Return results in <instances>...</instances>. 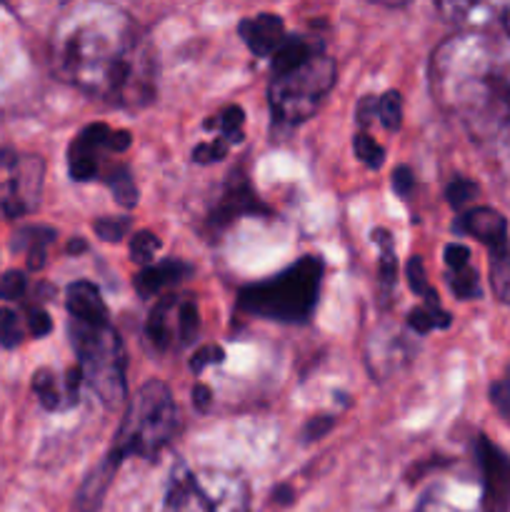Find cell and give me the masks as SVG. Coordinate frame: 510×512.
<instances>
[{"label":"cell","mask_w":510,"mask_h":512,"mask_svg":"<svg viewBox=\"0 0 510 512\" xmlns=\"http://www.w3.org/2000/svg\"><path fill=\"white\" fill-rule=\"evenodd\" d=\"M53 73L90 98L143 108L155 95V55L140 25L113 5H78L58 20Z\"/></svg>","instance_id":"obj_1"},{"label":"cell","mask_w":510,"mask_h":512,"mask_svg":"<svg viewBox=\"0 0 510 512\" xmlns=\"http://www.w3.org/2000/svg\"><path fill=\"white\" fill-rule=\"evenodd\" d=\"M440 108L483 148L510 145V43L483 33L445 40L430 63Z\"/></svg>","instance_id":"obj_2"},{"label":"cell","mask_w":510,"mask_h":512,"mask_svg":"<svg viewBox=\"0 0 510 512\" xmlns=\"http://www.w3.org/2000/svg\"><path fill=\"white\" fill-rule=\"evenodd\" d=\"M325 265L318 255H303L283 273L240 288L238 313L255 318L275 320V323L303 325L315 313L320 298Z\"/></svg>","instance_id":"obj_3"},{"label":"cell","mask_w":510,"mask_h":512,"mask_svg":"<svg viewBox=\"0 0 510 512\" xmlns=\"http://www.w3.org/2000/svg\"><path fill=\"white\" fill-rule=\"evenodd\" d=\"M178 425L180 413L168 385L160 380H148L140 385L135 400H130V408L110 450H115L120 458L138 455V458L155 460L178 433Z\"/></svg>","instance_id":"obj_4"},{"label":"cell","mask_w":510,"mask_h":512,"mask_svg":"<svg viewBox=\"0 0 510 512\" xmlns=\"http://www.w3.org/2000/svg\"><path fill=\"white\" fill-rule=\"evenodd\" d=\"M163 512H250V488L238 473L190 468L178 460L170 470Z\"/></svg>","instance_id":"obj_5"},{"label":"cell","mask_w":510,"mask_h":512,"mask_svg":"<svg viewBox=\"0 0 510 512\" xmlns=\"http://www.w3.org/2000/svg\"><path fill=\"white\" fill-rule=\"evenodd\" d=\"M335 75H338L335 60L328 58L323 50L285 73L270 75L268 98L273 123L285 125V128L305 123L320 108L325 95L333 90Z\"/></svg>","instance_id":"obj_6"},{"label":"cell","mask_w":510,"mask_h":512,"mask_svg":"<svg viewBox=\"0 0 510 512\" xmlns=\"http://www.w3.org/2000/svg\"><path fill=\"white\" fill-rule=\"evenodd\" d=\"M70 340L85 383L108 408H115L125 400V348L120 335L110 323L83 325L70 320Z\"/></svg>","instance_id":"obj_7"},{"label":"cell","mask_w":510,"mask_h":512,"mask_svg":"<svg viewBox=\"0 0 510 512\" xmlns=\"http://www.w3.org/2000/svg\"><path fill=\"white\" fill-rule=\"evenodd\" d=\"M200 313L193 298H178L165 295L150 310L145 335L158 353H173L183 350L198 340Z\"/></svg>","instance_id":"obj_8"},{"label":"cell","mask_w":510,"mask_h":512,"mask_svg":"<svg viewBox=\"0 0 510 512\" xmlns=\"http://www.w3.org/2000/svg\"><path fill=\"white\" fill-rule=\"evenodd\" d=\"M478 463L483 473V500L488 512H503L510 503V458L488 438H478Z\"/></svg>","instance_id":"obj_9"},{"label":"cell","mask_w":510,"mask_h":512,"mask_svg":"<svg viewBox=\"0 0 510 512\" xmlns=\"http://www.w3.org/2000/svg\"><path fill=\"white\" fill-rule=\"evenodd\" d=\"M113 128L105 123H90L78 133L68 150V173L78 183H88L98 175V155L110 153Z\"/></svg>","instance_id":"obj_10"},{"label":"cell","mask_w":510,"mask_h":512,"mask_svg":"<svg viewBox=\"0 0 510 512\" xmlns=\"http://www.w3.org/2000/svg\"><path fill=\"white\" fill-rule=\"evenodd\" d=\"M240 215H270V208L253 193L248 178L233 173L228 183H225L220 203L213 208L208 223L213 225L215 230H223L225 225H230L235 218H240Z\"/></svg>","instance_id":"obj_11"},{"label":"cell","mask_w":510,"mask_h":512,"mask_svg":"<svg viewBox=\"0 0 510 512\" xmlns=\"http://www.w3.org/2000/svg\"><path fill=\"white\" fill-rule=\"evenodd\" d=\"M10 178V195L3 200L5 215H25L38 205L40 188H43V160L40 158H18Z\"/></svg>","instance_id":"obj_12"},{"label":"cell","mask_w":510,"mask_h":512,"mask_svg":"<svg viewBox=\"0 0 510 512\" xmlns=\"http://www.w3.org/2000/svg\"><path fill=\"white\" fill-rule=\"evenodd\" d=\"M85 383L80 365L65 370V375H55L53 370L43 368L33 375V390L40 398L45 410H68L78 403L80 385Z\"/></svg>","instance_id":"obj_13"},{"label":"cell","mask_w":510,"mask_h":512,"mask_svg":"<svg viewBox=\"0 0 510 512\" xmlns=\"http://www.w3.org/2000/svg\"><path fill=\"white\" fill-rule=\"evenodd\" d=\"M415 512H488L483 493L453 483H435L425 490Z\"/></svg>","instance_id":"obj_14"},{"label":"cell","mask_w":510,"mask_h":512,"mask_svg":"<svg viewBox=\"0 0 510 512\" xmlns=\"http://www.w3.org/2000/svg\"><path fill=\"white\" fill-rule=\"evenodd\" d=\"M238 33L243 38V43L248 45L250 53L258 55V58L273 55L283 45V40L288 38L283 20L273 13H260L255 18H243L238 25Z\"/></svg>","instance_id":"obj_15"},{"label":"cell","mask_w":510,"mask_h":512,"mask_svg":"<svg viewBox=\"0 0 510 512\" xmlns=\"http://www.w3.org/2000/svg\"><path fill=\"white\" fill-rule=\"evenodd\" d=\"M65 308H68L70 320L83 325H108L110 313L103 295L88 280H75L65 290Z\"/></svg>","instance_id":"obj_16"},{"label":"cell","mask_w":510,"mask_h":512,"mask_svg":"<svg viewBox=\"0 0 510 512\" xmlns=\"http://www.w3.org/2000/svg\"><path fill=\"white\" fill-rule=\"evenodd\" d=\"M190 275H193V265L178 258H165L155 265H145V268L135 275L133 285L140 293V298L148 300L160 295L163 290L173 288V285L183 283Z\"/></svg>","instance_id":"obj_17"},{"label":"cell","mask_w":510,"mask_h":512,"mask_svg":"<svg viewBox=\"0 0 510 512\" xmlns=\"http://www.w3.org/2000/svg\"><path fill=\"white\" fill-rule=\"evenodd\" d=\"M120 463H123V458H120L115 450H108V453H105V458L100 460L93 470H90L88 478H85L83 485H80L78 495H75V505H78L80 512H98L100 510V505H103V500H105V493H108L110 483H113L115 473H118Z\"/></svg>","instance_id":"obj_18"},{"label":"cell","mask_w":510,"mask_h":512,"mask_svg":"<svg viewBox=\"0 0 510 512\" xmlns=\"http://www.w3.org/2000/svg\"><path fill=\"white\" fill-rule=\"evenodd\" d=\"M458 230L473 235L475 240L488 245L490 250L508 243V220L493 208H473L458 220Z\"/></svg>","instance_id":"obj_19"},{"label":"cell","mask_w":510,"mask_h":512,"mask_svg":"<svg viewBox=\"0 0 510 512\" xmlns=\"http://www.w3.org/2000/svg\"><path fill=\"white\" fill-rule=\"evenodd\" d=\"M373 240L380 250L378 273H380V290H383V298H385V295L395 288V283H398V258H395V243H393V235H390L385 228H375Z\"/></svg>","instance_id":"obj_20"},{"label":"cell","mask_w":510,"mask_h":512,"mask_svg":"<svg viewBox=\"0 0 510 512\" xmlns=\"http://www.w3.org/2000/svg\"><path fill=\"white\" fill-rule=\"evenodd\" d=\"M55 240V230L50 228H25L15 235L13 248L28 250V268L40 270L45 265V248Z\"/></svg>","instance_id":"obj_21"},{"label":"cell","mask_w":510,"mask_h":512,"mask_svg":"<svg viewBox=\"0 0 510 512\" xmlns=\"http://www.w3.org/2000/svg\"><path fill=\"white\" fill-rule=\"evenodd\" d=\"M490 288L500 303L510 305V245L490 250Z\"/></svg>","instance_id":"obj_22"},{"label":"cell","mask_w":510,"mask_h":512,"mask_svg":"<svg viewBox=\"0 0 510 512\" xmlns=\"http://www.w3.org/2000/svg\"><path fill=\"white\" fill-rule=\"evenodd\" d=\"M243 123H245V113L240 105H228L218 118H210L205 123V128H218L220 138L225 140L228 145H235L243 140Z\"/></svg>","instance_id":"obj_23"},{"label":"cell","mask_w":510,"mask_h":512,"mask_svg":"<svg viewBox=\"0 0 510 512\" xmlns=\"http://www.w3.org/2000/svg\"><path fill=\"white\" fill-rule=\"evenodd\" d=\"M405 275H408L410 290H413V293L418 295V298L425 300V308H440L438 293H435V290L430 288L428 278H425L423 258L413 255V258L408 260V268H405Z\"/></svg>","instance_id":"obj_24"},{"label":"cell","mask_w":510,"mask_h":512,"mask_svg":"<svg viewBox=\"0 0 510 512\" xmlns=\"http://www.w3.org/2000/svg\"><path fill=\"white\" fill-rule=\"evenodd\" d=\"M450 323H453V318H450V313H445L443 308H415L410 310L408 315V325L420 335L430 333V330L435 328L445 330L450 328Z\"/></svg>","instance_id":"obj_25"},{"label":"cell","mask_w":510,"mask_h":512,"mask_svg":"<svg viewBox=\"0 0 510 512\" xmlns=\"http://www.w3.org/2000/svg\"><path fill=\"white\" fill-rule=\"evenodd\" d=\"M105 183H108L110 193L115 195V200H118L123 208H135V205H138V188H135V180L128 168H115L113 173H108V180H105Z\"/></svg>","instance_id":"obj_26"},{"label":"cell","mask_w":510,"mask_h":512,"mask_svg":"<svg viewBox=\"0 0 510 512\" xmlns=\"http://www.w3.org/2000/svg\"><path fill=\"white\" fill-rule=\"evenodd\" d=\"M448 285H450V290H453L455 298H460V300H475L483 295V290H480L478 273H475L470 265L463 270H450Z\"/></svg>","instance_id":"obj_27"},{"label":"cell","mask_w":510,"mask_h":512,"mask_svg":"<svg viewBox=\"0 0 510 512\" xmlns=\"http://www.w3.org/2000/svg\"><path fill=\"white\" fill-rule=\"evenodd\" d=\"M378 118L383 123L385 130H398L400 120H403V98H400L398 90H388L378 98Z\"/></svg>","instance_id":"obj_28"},{"label":"cell","mask_w":510,"mask_h":512,"mask_svg":"<svg viewBox=\"0 0 510 512\" xmlns=\"http://www.w3.org/2000/svg\"><path fill=\"white\" fill-rule=\"evenodd\" d=\"M160 250L158 235H153L150 230H140L130 238V258L140 265H148L153 260V255Z\"/></svg>","instance_id":"obj_29"},{"label":"cell","mask_w":510,"mask_h":512,"mask_svg":"<svg viewBox=\"0 0 510 512\" xmlns=\"http://www.w3.org/2000/svg\"><path fill=\"white\" fill-rule=\"evenodd\" d=\"M353 148H355V155H358V158L363 160V163L368 165V168L378 170L380 165H383V160H385L383 145L375 143V140L370 138L368 133H358V135H355V138H353Z\"/></svg>","instance_id":"obj_30"},{"label":"cell","mask_w":510,"mask_h":512,"mask_svg":"<svg viewBox=\"0 0 510 512\" xmlns=\"http://www.w3.org/2000/svg\"><path fill=\"white\" fill-rule=\"evenodd\" d=\"M23 340V325L10 308H0V345L3 348H18Z\"/></svg>","instance_id":"obj_31"},{"label":"cell","mask_w":510,"mask_h":512,"mask_svg":"<svg viewBox=\"0 0 510 512\" xmlns=\"http://www.w3.org/2000/svg\"><path fill=\"white\" fill-rule=\"evenodd\" d=\"M95 235L105 243H118L128 235L130 230V218H100L93 223Z\"/></svg>","instance_id":"obj_32"},{"label":"cell","mask_w":510,"mask_h":512,"mask_svg":"<svg viewBox=\"0 0 510 512\" xmlns=\"http://www.w3.org/2000/svg\"><path fill=\"white\" fill-rule=\"evenodd\" d=\"M475 195H478V185L468 178L450 180L448 188H445V198H448V203L453 205V208H463V205L470 203Z\"/></svg>","instance_id":"obj_33"},{"label":"cell","mask_w":510,"mask_h":512,"mask_svg":"<svg viewBox=\"0 0 510 512\" xmlns=\"http://www.w3.org/2000/svg\"><path fill=\"white\" fill-rule=\"evenodd\" d=\"M25 288H28L25 275L20 270H10V273H5L0 278V300H8V303L20 300L25 295Z\"/></svg>","instance_id":"obj_34"},{"label":"cell","mask_w":510,"mask_h":512,"mask_svg":"<svg viewBox=\"0 0 510 512\" xmlns=\"http://www.w3.org/2000/svg\"><path fill=\"white\" fill-rule=\"evenodd\" d=\"M228 150H230V145L225 143L223 138H215L213 143L195 145L193 160L200 165H208V163H215V160H223L225 155H228Z\"/></svg>","instance_id":"obj_35"},{"label":"cell","mask_w":510,"mask_h":512,"mask_svg":"<svg viewBox=\"0 0 510 512\" xmlns=\"http://www.w3.org/2000/svg\"><path fill=\"white\" fill-rule=\"evenodd\" d=\"M223 360H225V350L220 348V345H205V348H200L198 353L193 355V360H190V370H193L195 375H200L208 365H220Z\"/></svg>","instance_id":"obj_36"},{"label":"cell","mask_w":510,"mask_h":512,"mask_svg":"<svg viewBox=\"0 0 510 512\" xmlns=\"http://www.w3.org/2000/svg\"><path fill=\"white\" fill-rule=\"evenodd\" d=\"M333 425H335L333 415H320V418L308 420V425L303 428V443H313V440L323 438L325 433H330Z\"/></svg>","instance_id":"obj_37"},{"label":"cell","mask_w":510,"mask_h":512,"mask_svg":"<svg viewBox=\"0 0 510 512\" xmlns=\"http://www.w3.org/2000/svg\"><path fill=\"white\" fill-rule=\"evenodd\" d=\"M490 398H493L495 408H498L510 423V375L508 378L498 380V383L493 385V390H490Z\"/></svg>","instance_id":"obj_38"},{"label":"cell","mask_w":510,"mask_h":512,"mask_svg":"<svg viewBox=\"0 0 510 512\" xmlns=\"http://www.w3.org/2000/svg\"><path fill=\"white\" fill-rule=\"evenodd\" d=\"M445 263L450 270H463L470 265V250L460 243H450L445 248Z\"/></svg>","instance_id":"obj_39"},{"label":"cell","mask_w":510,"mask_h":512,"mask_svg":"<svg viewBox=\"0 0 510 512\" xmlns=\"http://www.w3.org/2000/svg\"><path fill=\"white\" fill-rule=\"evenodd\" d=\"M28 328H30V333L35 335V338H45V335L50 333V330H53V320H50V315L45 313V310H40V308H33L28 313Z\"/></svg>","instance_id":"obj_40"},{"label":"cell","mask_w":510,"mask_h":512,"mask_svg":"<svg viewBox=\"0 0 510 512\" xmlns=\"http://www.w3.org/2000/svg\"><path fill=\"white\" fill-rule=\"evenodd\" d=\"M415 178H413V170L408 165H398L393 173V190L400 195V198H408L410 190H413Z\"/></svg>","instance_id":"obj_41"},{"label":"cell","mask_w":510,"mask_h":512,"mask_svg":"<svg viewBox=\"0 0 510 512\" xmlns=\"http://www.w3.org/2000/svg\"><path fill=\"white\" fill-rule=\"evenodd\" d=\"M375 113H378V98L365 95V98L358 103V113H355V118H358L360 125H368L370 120L375 118Z\"/></svg>","instance_id":"obj_42"},{"label":"cell","mask_w":510,"mask_h":512,"mask_svg":"<svg viewBox=\"0 0 510 512\" xmlns=\"http://www.w3.org/2000/svg\"><path fill=\"white\" fill-rule=\"evenodd\" d=\"M193 405L195 410H200V413H208L210 405H213V393H210L208 385L198 383L193 388Z\"/></svg>","instance_id":"obj_43"},{"label":"cell","mask_w":510,"mask_h":512,"mask_svg":"<svg viewBox=\"0 0 510 512\" xmlns=\"http://www.w3.org/2000/svg\"><path fill=\"white\" fill-rule=\"evenodd\" d=\"M85 250H88V245H85L83 238H73L68 243V253L70 255H73V253H85Z\"/></svg>","instance_id":"obj_44"}]
</instances>
